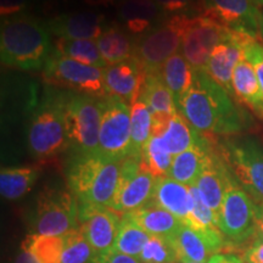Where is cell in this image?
Returning <instances> with one entry per match:
<instances>
[{"mask_svg": "<svg viewBox=\"0 0 263 263\" xmlns=\"http://www.w3.org/2000/svg\"><path fill=\"white\" fill-rule=\"evenodd\" d=\"M233 94L263 120V93L255 68L248 59H240L233 72Z\"/></svg>", "mask_w": 263, "mask_h": 263, "instance_id": "obj_24", "label": "cell"}, {"mask_svg": "<svg viewBox=\"0 0 263 263\" xmlns=\"http://www.w3.org/2000/svg\"><path fill=\"white\" fill-rule=\"evenodd\" d=\"M151 235L143 228H140L136 222H133L129 217L123 215L121 221L118 234L115 241L112 250L121 254L139 258L144 246L149 241Z\"/></svg>", "mask_w": 263, "mask_h": 263, "instance_id": "obj_33", "label": "cell"}, {"mask_svg": "<svg viewBox=\"0 0 263 263\" xmlns=\"http://www.w3.org/2000/svg\"><path fill=\"white\" fill-rule=\"evenodd\" d=\"M177 110L202 136H234L250 127V118L228 91L203 70H195L189 90Z\"/></svg>", "mask_w": 263, "mask_h": 263, "instance_id": "obj_1", "label": "cell"}, {"mask_svg": "<svg viewBox=\"0 0 263 263\" xmlns=\"http://www.w3.org/2000/svg\"><path fill=\"white\" fill-rule=\"evenodd\" d=\"M211 150V140L206 138L205 141H202L199 145L176 155L173 157L168 177L184 185H195Z\"/></svg>", "mask_w": 263, "mask_h": 263, "instance_id": "obj_25", "label": "cell"}, {"mask_svg": "<svg viewBox=\"0 0 263 263\" xmlns=\"http://www.w3.org/2000/svg\"><path fill=\"white\" fill-rule=\"evenodd\" d=\"M93 263H141V262L136 257H132V256L121 254V252L111 250V251L107 252V254L97 256Z\"/></svg>", "mask_w": 263, "mask_h": 263, "instance_id": "obj_40", "label": "cell"}, {"mask_svg": "<svg viewBox=\"0 0 263 263\" xmlns=\"http://www.w3.org/2000/svg\"><path fill=\"white\" fill-rule=\"evenodd\" d=\"M173 242L180 263H207L217 255L206 236L186 224L180 227Z\"/></svg>", "mask_w": 263, "mask_h": 263, "instance_id": "obj_27", "label": "cell"}, {"mask_svg": "<svg viewBox=\"0 0 263 263\" xmlns=\"http://www.w3.org/2000/svg\"><path fill=\"white\" fill-rule=\"evenodd\" d=\"M15 263H39L37 259L34 258L28 249H26L25 246H21V251L18 252V255L16 256Z\"/></svg>", "mask_w": 263, "mask_h": 263, "instance_id": "obj_45", "label": "cell"}, {"mask_svg": "<svg viewBox=\"0 0 263 263\" xmlns=\"http://www.w3.org/2000/svg\"><path fill=\"white\" fill-rule=\"evenodd\" d=\"M26 0H2V14L5 16L16 14L25 5Z\"/></svg>", "mask_w": 263, "mask_h": 263, "instance_id": "obj_42", "label": "cell"}, {"mask_svg": "<svg viewBox=\"0 0 263 263\" xmlns=\"http://www.w3.org/2000/svg\"><path fill=\"white\" fill-rule=\"evenodd\" d=\"M97 44L107 66L133 58L134 44L120 26L111 25L99 35Z\"/></svg>", "mask_w": 263, "mask_h": 263, "instance_id": "obj_30", "label": "cell"}, {"mask_svg": "<svg viewBox=\"0 0 263 263\" xmlns=\"http://www.w3.org/2000/svg\"><path fill=\"white\" fill-rule=\"evenodd\" d=\"M139 98L150 108L154 124L166 123L171 117L178 114L173 95L161 80L159 71L144 74Z\"/></svg>", "mask_w": 263, "mask_h": 263, "instance_id": "obj_20", "label": "cell"}, {"mask_svg": "<svg viewBox=\"0 0 263 263\" xmlns=\"http://www.w3.org/2000/svg\"><path fill=\"white\" fill-rule=\"evenodd\" d=\"M256 210V202L232 174L218 213V227L222 234L235 244L254 236Z\"/></svg>", "mask_w": 263, "mask_h": 263, "instance_id": "obj_11", "label": "cell"}, {"mask_svg": "<svg viewBox=\"0 0 263 263\" xmlns=\"http://www.w3.org/2000/svg\"><path fill=\"white\" fill-rule=\"evenodd\" d=\"M84 2L91 5H106L114 3V0H84Z\"/></svg>", "mask_w": 263, "mask_h": 263, "instance_id": "obj_46", "label": "cell"}, {"mask_svg": "<svg viewBox=\"0 0 263 263\" xmlns=\"http://www.w3.org/2000/svg\"><path fill=\"white\" fill-rule=\"evenodd\" d=\"M65 248L61 263H93L97 254L80 228L64 235Z\"/></svg>", "mask_w": 263, "mask_h": 263, "instance_id": "obj_36", "label": "cell"}, {"mask_svg": "<svg viewBox=\"0 0 263 263\" xmlns=\"http://www.w3.org/2000/svg\"><path fill=\"white\" fill-rule=\"evenodd\" d=\"M133 222L151 236L173 239L184 223L162 207L149 202L140 209L126 213Z\"/></svg>", "mask_w": 263, "mask_h": 263, "instance_id": "obj_23", "label": "cell"}, {"mask_svg": "<svg viewBox=\"0 0 263 263\" xmlns=\"http://www.w3.org/2000/svg\"><path fill=\"white\" fill-rule=\"evenodd\" d=\"M251 37L254 35L227 28L207 60L205 71L230 95H233V72L242 58L245 42Z\"/></svg>", "mask_w": 263, "mask_h": 263, "instance_id": "obj_16", "label": "cell"}, {"mask_svg": "<svg viewBox=\"0 0 263 263\" xmlns=\"http://www.w3.org/2000/svg\"><path fill=\"white\" fill-rule=\"evenodd\" d=\"M163 11L154 0H122L118 16L129 31L143 34L161 22Z\"/></svg>", "mask_w": 263, "mask_h": 263, "instance_id": "obj_26", "label": "cell"}, {"mask_svg": "<svg viewBox=\"0 0 263 263\" xmlns=\"http://www.w3.org/2000/svg\"><path fill=\"white\" fill-rule=\"evenodd\" d=\"M54 48L48 25L29 14L5 16L0 27L2 64L21 71L44 68Z\"/></svg>", "mask_w": 263, "mask_h": 263, "instance_id": "obj_2", "label": "cell"}, {"mask_svg": "<svg viewBox=\"0 0 263 263\" xmlns=\"http://www.w3.org/2000/svg\"><path fill=\"white\" fill-rule=\"evenodd\" d=\"M163 12L176 15H188V11L195 4V0H154Z\"/></svg>", "mask_w": 263, "mask_h": 263, "instance_id": "obj_39", "label": "cell"}, {"mask_svg": "<svg viewBox=\"0 0 263 263\" xmlns=\"http://www.w3.org/2000/svg\"><path fill=\"white\" fill-rule=\"evenodd\" d=\"M246 263H263V240L256 239L245 252Z\"/></svg>", "mask_w": 263, "mask_h": 263, "instance_id": "obj_41", "label": "cell"}, {"mask_svg": "<svg viewBox=\"0 0 263 263\" xmlns=\"http://www.w3.org/2000/svg\"><path fill=\"white\" fill-rule=\"evenodd\" d=\"M100 111L99 154L116 161L132 156L130 105L107 95L100 99Z\"/></svg>", "mask_w": 263, "mask_h": 263, "instance_id": "obj_10", "label": "cell"}, {"mask_svg": "<svg viewBox=\"0 0 263 263\" xmlns=\"http://www.w3.org/2000/svg\"><path fill=\"white\" fill-rule=\"evenodd\" d=\"M138 259L141 263H177L178 255L173 239L151 236Z\"/></svg>", "mask_w": 263, "mask_h": 263, "instance_id": "obj_37", "label": "cell"}, {"mask_svg": "<svg viewBox=\"0 0 263 263\" xmlns=\"http://www.w3.org/2000/svg\"><path fill=\"white\" fill-rule=\"evenodd\" d=\"M157 178L145 168L141 157L129 156L121 162L118 185L111 209L126 215L151 201Z\"/></svg>", "mask_w": 263, "mask_h": 263, "instance_id": "obj_12", "label": "cell"}, {"mask_svg": "<svg viewBox=\"0 0 263 263\" xmlns=\"http://www.w3.org/2000/svg\"><path fill=\"white\" fill-rule=\"evenodd\" d=\"M159 73L161 80L172 93L177 105L192 87L195 70L180 52H177L161 66Z\"/></svg>", "mask_w": 263, "mask_h": 263, "instance_id": "obj_28", "label": "cell"}, {"mask_svg": "<svg viewBox=\"0 0 263 263\" xmlns=\"http://www.w3.org/2000/svg\"><path fill=\"white\" fill-rule=\"evenodd\" d=\"M121 162L100 154H74L68 164L67 183L80 205L112 206Z\"/></svg>", "mask_w": 263, "mask_h": 263, "instance_id": "obj_3", "label": "cell"}, {"mask_svg": "<svg viewBox=\"0 0 263 263\" xmlns=\"http://www.w3.org/2000/svg\"><path fill=\"white\" fill-rule=\"evenodd\" d=\"M173 157L174 156L171 155L170 151L164 146L160 136L153 133L143 151L141 162L156 178H162V177H168Z\"/></svg>", "mask_w": 263, "mask_h": 263, "instance_id": "obj_35", "label": "cell"}, {"mask_svg": "<svg viewBox=\"0 0 263 263\" xmlns=\"http://www.w3.org/2000/svg\"><path fill=\"white\" fill-rule=\"evenodd\" d=\"M65 124L74 154H99L100 99L74 91L65 94Z\"/></svg>", "mask_w": 263, "mask_h": 263, "instance_id": "obj_5", "label": "cell"}, {"mask_svg": "<svg viewBox=\"0 0 263 263\" xmlns=\"http://www.w3.org/2000/svg\"><path fill=\"white\" fill-rule=\"evenodd\" d=\"M222 156L241 188L263 205V144L254 137L226 139Z\"/></svg>", "mask_w": 263, "mask_h": 263, "instance_id": "obj_7", "label": "cell"}, {"mask_svg": "<svg viewBox=\"0 0 263 263\" xmlns=\"http://www.w3.org/2000/svg\"><path fill=\"white\" fill-rule=\"evenodd\" d=\"M207 263H245V261H241V259L236 257V256L217 254L213 255Z\"/></svg>", "mask_w": 263, "mask_h": 263, "instance_id": "obj_44", "label": "cell"}, {"mask_svg": "<svg viewBox=\"0 0 263 263\" xmlns=\"http://www.w3.org/2000/svg\"><path fill=\"white\" fill-rule=\"evenodd\" d=\"M43 78L49 84L66 88L74 93L98 99L107 97L104 68L76 61L57 51H52L43 68Z\"/></svg>", "mask_w": 263, "mask_h": 263, "instance_id": "obj_9", "label": "cell"}, {"mask_svg": "<svg viewBox=\"0 0 263 263\" xmlns=\"http://www.w3.org/2000/svg\"><path fill=\"white\" fill-rule=\"evenodd\" d=\"M122 217L111 207L80 205V229L97 256L112 250Z\"/></svg>", "mask_w": 263, "mask_h": 263, "instance_id": "obj_15", "label": "cell"}, {"mask_svg": "<svg viewBox=\"0 0 263 263\" xmlns=\"http://www.w3.org/2000/svg\"><path fill=\"white\" fill-rule=\"evenodd\" d=\"M190 20L189 15H173L138 38L134 44L133 58L145 73L159 71L166 60L179 52Z\"/></svg>", "mask_w": 263, "mask_h": 263, "instance_id": "obj_6", "label": "cell"}, {"mask_svg": "<svg viewBox=\"0 0 263 263\" xmlns=\"http://www.w3.org/2000/svg\"><path fill=\"white\" fill-rule=\"evenodd\" d=\"M259 37L263 39V14L261 17V24H259Z\"/></svg>", "mask_w": 263, "mask_h": 263, "instance_id": "obj_47", "label": "cell"}, {"mask_svg": "<svg viewBox=\"0 0 263 263\" xmlns=\"http://www.w3.org/2000/svg\"><path fill=\"white\" fill-rule=\"evenodd\" d=\"M203 15L233 31L257 38L262 12L256 0H200Z\"/></svg>", "mask_w": 263, "mask_h": 263, "instance_id": "obj_14", "label": "cell"}, {"mask_svg": "<svg viewBox=\"0 0 263 263\" xmlns=\"http://www.w3.org/2000/svg\"><path fill=\"white\" fill-rule=\"evenodd\" d=\"M49 31L57 38L95 39L107 27L105 16L91 10L67 12L55 16L47 22Z\"/></svg>", "mask_w": 263, "mask_h": 263, "instance_id": "obj_17", "label": "cell"}, {"mask_svg": "<svg viewBox=\"0 0 263 263\" xmlns=\"http://www.w3.org/2000/svg\"><path fill=\"white\" fill-rule=\"evenodd\" d=\"M22 246L28 249L39 263H61L65 238L54 235L29 234Z\"/></svg>", "mask_w": 263, "mask_h": 263, "instance_id": "obj_34", "label": "cell"}, {"mask_svg": "<svg viewBox=\"0 0 263 263\" xmlns=\"http://www.w3.org/2000/svg\"><path fill=\"white\" fill-rule=\"evenodd\" d=\"M256 3H257L258 6H263V0H256Z\"/></svg>", "mask_w": 263, "mask_h": 263, "instance_id": "obj_48", "label": "cell"}, {"mask_svg": "<svg viewBox=\"0 0 263 263\" xmlns=\"http://www.w3.org/2000/svg\"><path fill=\"white\" fill-rule=\"evenodd\" d=\"M144 70L134 58L104 68V81L107 95L132 104L139 97L144 80Z\"/></svg>", "mask_w": 263, "mask_h": 263, "instance_id": "obj_19", "label": "cell"}, {"mask_svg": "<svg viewBox=\"0 0 263 263\" xmlns=\"http://www.w3.org/2000/svg\"><path fill=\"white\" fill-rule=\"evenodd\" d=\"M154 130V117L150 108L138 97L130 104L132 156H143L147 141Z\"/></svg>", "mask_w": 263, "mask_h": 263, "instance_id": "obj_31", "label": "cell"}, {"mask_svg": "<svg viewBox=\"0 0 263 263\" xmlns=\"http://www.w3.org/2000/svg\"><path fill=\"white\" fill-rule=\"evenodd\" d=\"M150 202L167 210L183 223H186L193 207L190 186L176 182L170 177L157 178Z\"/></svg>", "mask_w": 263, "mask_h": 263, "instance_id": "obj_21", "label": "cell"}, {"mask_svg": "<svg viewBox=\"0 0 263 263\" xmlns=\"http://www.w3.org/2000/svg\"><path fill=\"white\" fill-rule=\"evenodd\" d=\"M242 54L254 66L263 93V43L258 42V39L255 37L249 38L244 44Z\"/></svg>", "mask_w": 263, "mask_h": 263, "instance_id": "obj_38", "label": "cell"}, {"mask_svg": "<svg viewBox=\"0 0 263 263\" xmlns=\"http://www.w3.org/2000/svg\"><path fill=\"white\" fill-rule=\"evenodd\" d=\"M41 176L35 166L3 167L0 171V193L10 201L21 199L33 188Z\"/></svg>", "mask_w": 263, "mask_h": 263, "instance_id": "obj_29", "label": "cell"}, {"mask_svg": "<svg viewBox=\"0 0 263 263\" xmlns=\"http://www.w3.org/2000/svg\"><path fill=\"white\" fill-rule=\"evenodd\" d=\"M256 239L263 240V205H257L256 210Z\"/></svg>", "mask_w": 263, "mask_h": 263, "instance_id": "obj_43", "label": "cell"}, {"mask_svg": "<svg viewBox=\"0 0 263 263\" xmlns=\"http://www.w3.org/2000/svg\"><path fill=\"white\" fill-rule=\"evenodd\" d=\"M54 51L76 61L95 66L99 68H106L107 64L99 50L95 39H65L58 38L55 42Z\"/></svg>", "mask_w": 263, "mask_h": 263, "instance_id": "obj_32", "label": "cell"}, {"mask_svg": "<svg viewBox=\"0 0 263 263\" xmlns=\"http://www.w3.org/2000/svg\"><path fill=\"white\" fill-rule=\"evenodd\" d=\"M230 177L232 172L222 154L216 153L212 147L195 185L201 194L203 201L216 213L217 219Z\"/></svg>", "mask_w": 263, "mask_h": 263, "instance_id": "obj_18", "label": "cell"}, {"mask_svg": "<svg viewBox=\"0 0 263 263\" xmlns=\"http://www.w3.org/2000/svg\"><path fill=\"white\" fill-rule=\"evenodd\" d=\"M245 263H246V262H245Z\"/></svg>", "mask_w": 263, "mask_h": 263, "instance_id": "obj_49", "label": "cell"}, {"mask_svg": "<svg viewBox=\"0 0 263 263\" xmlns=\"http://www.w3.org/2000/svg\"><path fill=\"white\" fill-rule=\"evenodd\" d=\"M226 29L224 26L205 15L192 17L184 32L180 54L194 70L205 71L207 60Z\"/></svg>", "mask_w": 263, "mask_h": 263, "instance_id": "obj_13", "label": "cell"}, {"mask_svg": "<svg viewBox=\"0 0 263 263\" xmlns=\"http://www.w3.org/2000/svg\"><path fill=\"white\" fill-rule=\"evenodd\" d=\"M153 133L160 136L172 156L199 145L207 138L194 129L179 112L171 117L166 123L154 124Z\"/></svg>", "mask_w": 263, "mask_h": 263, "instance_id": "obj_22", "label": "cell"}, {"mask_svg": "<svg viewBox=\"0 0 263 263\" xmlns=\"http://www.w3.org/2000/svg\"><path fill=\"white\" fill-rule=\"evenodd\" d=\"M31 234L64 236L80 228V202L71 192L47 188L38 195Z\"/></svg>", "mask_w": 263, "mask_h": 263, "instance_id": "obj_8", "label": "cell"}, {"mask_svg": "<svg viewBox=\"0 0 263 263\" xmlns=\"http://www.w3.org/2000/svg\"><path fill=\"white\" fill-rule=\"evenodd\" d=\"M65 94L61 90H47L42 103L33 111L26 141L34 159H52L70 147L64 115Z\"/></svg>", "mask_w": 263, "mask_h": 263, "instance_id": "obj_4", "label": "cell"}]
</instances>
